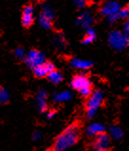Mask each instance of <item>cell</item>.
Listing matches in <instances>:
<instances>
[{"label": "cell", "instance_id": "obj_1", "mask_svg": "<svg viewBox=\"0 0 129 151\" xmlns=\"http://www.w3.org/2000/svg\"><path fill=\"white\" fill-rule=\"evenodd\" d=\"M79 127L76 124L68 127L61 135H60L54 144V151H67L72 147L79 139Z\"/></svg>", "mask_w": 129, "mask_h": 151}, {"label": "cell", "instance_id": "obj_2", "mask_svg": "<svg viewBox=\"0 0 129 151\" xmlns=\"http://www.w3.org/2000/svg\"><path fill=\"white\" fill-rule=\"evenodd\" d=\"M70 86L84 97H89L92 93V84L88 77L85 74L75 75L71 80Z\"/></svg>", "mask_w": 129, "mask_h": 151}, {"label": "cell", "instance_id": "obj_3", "mask_svg": "<svg viewBox=\"0 0 129 151\" xmlns=\"http://www.w3.org/2000/svg\"><path fill=\"white\" fill-rule=\"evenodd\" d=\"M102 101H104V94L101 90H96L91 93L87 102V117L88 119L94 118Z\"/></svg>", "mask_w": 129, "mask_h": 151}, {"label": "cell", "instance_id": "obj_4", "mask_svg": "<svg viewBox=\"0 0 129 151\" xmlns=\"http://www.w3.org/2000/svg\"><path fill=\"white\" fill-rule=\"evenodd\" d=\"M108 44L116 50H123L128 46L126 33L120 31H112L108 34Z\"/></svg>", "mask_w": 129, "mask_h": 151}, {"label": "cell", "instance_id": "obj_5", "mask_svg": "<svg viewBox=\"0 0 129 151\" xmlns=\"http://www.w3.org/2000/svg\"><path fill=\"white\" fill-rule=\"evenodd\" d=\"M25 62L29 68L34 70L35 68L39 67L40 65L46 62V58L41 51L37 50H32L31 51H29V53L26 56Z\"/></svg>", "mask_w": 129, "mask_h": 151}, {"label": "cell", "instance_id": "obj_6", "mask_svg": "<svg viewBox=\"0 0 129 151\" xmlns=\"http://www.w3.org/2000/svg\"><path fill=\"white\" fill-rule=\"evenodd\" d=\"M54 19V11L49 6H45L43 8L39 15V24L43 29H49L52 27V21Z\"/></svg>", "mask_w": 129, "mask_h": 151}, {"label": "cell", "instance_id": "obj_7", "mask_svg": "<svg viewBox=\"0 0 129 151\" xmlns=\"http://www.w3.org/2000/svg\"><path fill=\"white\" fill-rule=\"evenodd\" d=\"M110 135H107L105 133H102L95 137L93 141L92 147L95 151H107L110 147Z\"/></svg>", "mask_w": 129, "mask_h": 151}, {"label": "cell", "instance_id": "obj_8", "mask_svg": "<svg viewBox=\"0 0 129 151\" xmlns=\"http://www.w3.org/2000/svg\"><path fill=\"white\" fill-rule=\"evenodd\" d=\"M121 11V5L116 1H107L101 7V14L105 17L117 14Z\"/></svg>", "mask_w": 129, "mask_h": 151}, {"label": "cell", "instance_id": "obj_9", "mask_svg": "<svg viewBox=\"0 0 129 151\" xmlns=\"http://www.w3.org/2000/svg\"><path fill=\"white\" fill-rule=\"evenodd\" d=\"M55 70L54 65L51 62H44L42 65H40L39 67L35 68L33 70L34 75L38 78H44V77H48V75L51 71H53Z\"/></svg>", "mask_w": 129, "mask_h": 151}, {"label": "cell", "instance_id": "obj_10", "mask_svg": "<svg viewBox=\"0 0 129 151\" xmlns=\"http://www.w3.org/2000/svg\"><path fill=\"white\" fill-rule=\"evenodd\" d=\"M34 21V10L32 5H27L23 9L22 12V25L29 28L33 24Z\"/></svg>", "mask_w": 129, "mask_h": 151}, {"label": "cell", "instance_id": "obj_11", "mask_svg": "<svg viewBox=\"0 0 129 151\" xmlns=\"http://www.w3.org/2000/svg\"><path fill=\"white\" fill-rule=\"evenodd\" d=\"M93 22H94V18L88 11H84L76 20V24L84 29L90 28L92 26Z\"/></svg>", "mask_w": 129, "mask_h": 151}, {"label": "cell", "instance_id": "obj_12", "mask_svg": "<svg viewBox=\"0 0 129 151\" xmlns=\"http://www.w3.org/2000/svg\"><path fill=\"white\" fill-rule=\"evenodd\" d=\"M48 93L45 89H39L36 94L35 97V102H36V106L39 111L45 112L48 109Z\"/></svg>", "mask_w": 129, "mask_h": 151}, {"label": "cell", "instance_id": "obj_13", "mask_svg": "<svg viewBox=\"0 0 129 151\" xmlns=\"http://www.w3.org/2000/svg\"><path fill=\"white\" fill-rule=\"evenodd\" d=\"M70 65L76 70H88L92 67V62L87 59H81V58H72L70 60Z\"/></svg>", "mask_w": 129, "mask_h": 151}, {"label": "cell", "instance_id": "obj_14", "mask_svg": "<svg viewBox=\"0 0 129 151\" xmlns=\"http://www.w3.org/2000/svg\"><path fill=\"white\" fill-rule=\"evenodd\" d=\"M105 130V127L101 123H93L90 124L87 127V134L90 137H96L99 134H102Z\"/></svg>", "mask_w": 129, "mask_h": 151}, {"label": "cell", "instance_id": "obj_15", "mask_svg": "<svg viewBox=\"0 0 129 151\" xmlns=\"http://www.w3.org/2000/svg\"><path fill=\"white\" fill-rule=\"evenodd\" d=\"M72 97L71 92L68 90H64V91H59L53 94V100L57 103H64L70 100Z\"/></svg>", "mask_w": 129, "mask_h": 151}, {"label": "cell", "instance_id": "obj_16", "mask_svg": "<svg viewBox=\"0 0 129 151\" xmlns=\"http://www.w3.org/2000/svg\"><path fill=\"white\" fill-rule=\"evenodd\" d=\"M96 39V32L94 31V29L92 27H90L88 29H87V31H85V35L84 37L83 43L84 45H88V44H91Z\"/></svg>", "mask_w": 129, "mask_h": 151}, {"label": "cell", "instance_id": "obj_17", "mask_svg": "<svg viewBox=\"0 0 129 151\" xmlns=\"http://www.w3.org/2000/svg\"><path fill=\"white\" fill-rule=\"evenodd\" d=\"M47 78L49 79V81L50 82L51 84L53 85H58L63 81V75L61 72H59L58 70H53L51 71L49 74L48 75Z\"/></svg>", "mask_w": 129, "mask_h": 151}, {"label": "cell", "instance_id": "obj_18", "mask_svg": "<svg viewBox=\"0 0 129 151\" xmlns=\"http://www.w3.org/2000/svg\"><path fill=\"white\" fill-rule=\"evenodd\" d=\"M109 135L111 138H113L115 140H120L123 136V131L120 127L112 126L109 128Z\"/></svg>", "mask_w": 129, "mask_h": 151}, {"label": "cell", "instance_id": "obj_19", "mask_svg": "<svg viewBox=\"0 0 129 151\" xmlns=\"http://www.w3.org/2000/svg\"><path fill=\"white\" fill-rule=\"evenodd\" d=\"M10 100V93L5 88H2L0 89V102L2 104H6Z\"/></svg>", "mask_w": 129, "mask_h": 151}, {"label": "cell", "instance_id": "obj_20", "mask_svg": "<svg viewBox=\"0 0 129 151\" xmlns=\"http://www.w3.org/2000/svg\"><path fill=\"white\" fill-rule=\"evenodd\" d=\"M14 56L17 59H19V60H25L27 54H26L25 50L23 48H17L14 50Z\"/></svg>", "mask_w": 129, "mask_h": 151}, {"label": "cell", "instance_id": "obj_21", "mask_svg": "<svg viewBox=\"0 0 129 151\" xmlns=\"http://www.w3.org/2000/svg\"><path fill=\"white\" fill-rule=\"evenodd\" d=\"M119 14L122 19H127L129 17V8H127V7L122 8L121 11L119 12Z\"/></svg>", "mask_w": 129, "mask_h": 151}, {"label": "cell", "instance_id": "obj_22", "mask_svg": "<svg viewBox=\"0 0 129 151\" xmlns=\"http://www.w3.org/2000/svg\"><path fill=\"white\" fill-rule=\"evenodd\" d=\"M73 3L78 9H84L87 5V0H73Z\"/></svg>", "mask_w": 129, "mask_h": 151}, {"label": "cell", "instance_id": "obj_23", "mask_svg": "<svg viewBox=\"0 0 129 151\" xmlns=\"http://www.w3.org/2000/svg\"><path fill=\"white\" fill-rule=\"evenodd\" d=\"M106 19H107V21H108V23L113 24L115 22H117L119 19H121V17H120L119 14H113V15H111V16L106 17Z\"/></svg>", "mask_w": 129, "mask_h": 151}, {"label": "cell", "instance_id": "obj_24", "mask_svg": "<svg viewBox=\"0 0 129 151\" xmlns=\"http://www.w3.org/2000/svg\"><path fill=\"white\" fill-rule=\"evenodd\" d=\"M41 136H42L41 133H40V132H38V131H36V132H34L33 134H32V139H33L34 141H37V140H39V139H40Z\"/></svg>", "mask_w": 129, "mask_h": 151}, {"label": "cell", "instance_id": "obj_25", "mask_svg": "<svg viewBox=\"0 0 129 151\" xmlns=\"http://www.w3.org/2000/svg\"><path fill=\"white\" fill-rule=\"evenodd\" d=\"M124 31L126 33H129V17L126 19L125 24H124Z\"/></svg>", "mask_w": 129, "mask_h": 151}, {"label": "cell", "instance_id": "obj_26", "mask_svg": "<svg viewBox=\"0 0 129 151\" xmlns=\"http://www.w3.org/2000/svg\"><path fill=\"white\" fill-rule=\"evenodd\" d=\"M54 116H55V111L51 110V111L48 112V114H47V118H48L49 120H50V119H52Z\"/></svg>", "mask_w": 129, "mask_h": 151}, {"label": "cell", "instance_id": "obj_27", "mask_svg": "<svg viewBox=\"0 0 129 151\" xmlns=\"http://www.w3.org/2000/svg\"><path fill=\"white\" fill-rule=\"evenodd\" d=\"M126 38H127V42H128V45H129V33H126Z\"/></svg>", "mask_w": 129, "mask_h": 151}, {"label": "cell", "instance_id": "obj_28", "mask_svg": "<svg viewBox=\"0 0 129 151\" xmlns=\"http://www.w3.org/2000/svg\"><path fill=\"white\" fill-rule=\"evenodd\" d=\"M34 1H36V2H41V1H43V0H34Z\"/></svg>", "mask_w": 129, "mask_h": 151}]
</instances>
